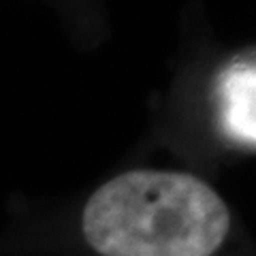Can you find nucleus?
<instances>
[{"mask_svg": "<svg viewBox=\"0 0 256 256\" xmlns=\"http://www.w3.org/2000/svg\"><path fill=\"white\" fill-rule=\"evenodd\" d=\"M230 226L222 198L194 175L130 171L94 192L86 242L102 256H212Z\"/></svg>", "mask_w": 256, "mask_h": 256, "instance_id": "1", "label": "nucleus"}, {"mask_svg": "<svg viewBox=\"0 0 256 256\" xmlns=\"http://www.w3.org/2000/svg\"><path fill=\"white\" fill-rule=\"evenodd\" d=\"M222 126L228 137L254 146L256 143V70L254 62H235L218 84Z\"/></svg>", "mask_w": 256, "mask_h": 256, "instance_id": "2", "label": "nucleus"}]
</instances>
